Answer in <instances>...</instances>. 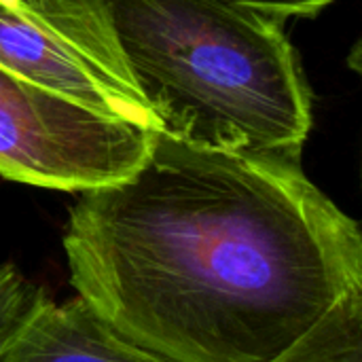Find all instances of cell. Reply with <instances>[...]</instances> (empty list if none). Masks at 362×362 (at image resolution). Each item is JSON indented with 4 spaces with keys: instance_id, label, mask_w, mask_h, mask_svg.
<instances>
[{
    "instance_id": "cell-4",
    "label": "cell",
    "mask_w": 362,
    "mask_h": 362,
    "mask_svg": "<svg viewBox=\"0 0 362 362\" xmlns=\"http://www.w3.org/2000/svg\"><path fill=\"white\" fill-rule=\"evenodd\" d=\"M0 66L157 132L121 55L106 0H0Z\"/></svg>"
},
{
    "instance_id": "cell-2",
    "label": "cell",
    "mask_w": 362,
    "mask_h": 362,
    "mask_svg": "<svg viewBox=\"0 0 362 362\" xmlns=\"http://www.w3.org/2000/svg\"><path fill=\"white\" fill-rule=\"evenodd\" d=\"M157 132L197 146L301 157L312 95L284 19L231 0H106Z\"/></svg>"
},
{
    "instance_id": "cell-6",
    "label": "cell",
    "mask_w": 362,
    "mask_h": 362,
    "mask_svg": "<svg viewBox=\"0 0 362 362\" xmlns=\"http://www.w3.org/2000/svg\"><path fill=\"white\" fill-rule=\"evenodd\" d=\"M272 362H362V288L341 297Z\"/></svg>"
},
{
    "instance_id": "cell-1",
    "label": "cell",
    "mask_w": 362,
    "mask_h": 362,
    "mask_svg": "<svg viewBox=\"0 0 362 362\" xmlns=\"http://www.w3.org/2000/svg\"><path fill=\"white\" fill-rule=\"evenodd\" d=\"M76 297L170 362H272L362 288V233L299 159L153 134L64 231Z\"/></svg>"
},
{
    "instance_id": "cell-7",
    "label": "cell",
    "mask_w": 362,
    "mask_h": 362,
    "mask_svg": "<svg viewBox=\"0 0 362 362\" xmlns=\"http://www.w3.org/2000/svg\"><path fill=\"white\" fill-rule=\"evenodd\" d=\"M45 297V293L25 280L13 265H0V339L15 329Z\"/></svg>"
},
{
    "instance_id": "cell-8",
    "label": "cell",
    "mask_w": 362,
    "mask_h": 362,
    "mask_svg": "<svg viewBox=\"0 0 362 362\" xmlns=\"http://www.w3.org/2000/svg\"><path fill=\"white\" fill-rule=\"evenodd\" d=\"M263 13H269L274 17H280L286 21V17H301V15H316L320 8L331 4L333 0H231Z\"/></svg>"
},
{
    "instance_id": "cell-5",
    "label": "cell",
    "mask_w": 362,
    "mask_h": 362,
    "mask_svg": "<svg viewBox=\"0 0 362 362\" xmlns=\"http://www.w3.org/2000/svg\"><path fill=\"white\" fill-rule=\"evenodd\" d=\"M0 362H170L117 331L85 299L47 295L0 339Z\"/></svg>"
},
{
    "instance_id": "cell-3",
    "label": "cell",
    "mask_w": 362,
    "mask_h": 362,
    "mask_svg": "<svg viewBox=\"0 0 362 362\" xmlns=\"http://www.w3.org/2000/svg\"><path fill=\"white\" fill-rule=\"evenodd\" d=\"M153 129L98 112L0 66V176L70 193L127 178Z\"/></svg>"
}]
</instances>
